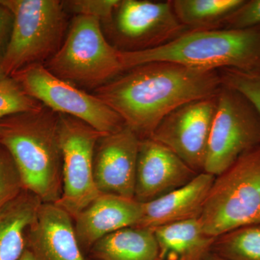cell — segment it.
<instances>
[{"label": "cell", "instance_id": "10", "mask_svg": "<svg viewBox=\"0 0 260 260\" xmlns=\"http://www.w3.org/2000/svg\"><path fill=\"white\" fill-rule=\"evenodd\" d=\"M105 30L123 52L162 47L190 30L177 18L172 0H121Z\"/></svg>", "mask_w": 260, "mask_h": 260}, {"label": "cell", "instance_id": "1", "mask_svg": "<svg viewBox=\"0 0 260 260\" xmlns=\"http://www.w3.org/2000/svg\"><path fill=\"white\" fill-rule=\"evenodd\" d=\"M222 85L218 70L153 61L125 70L93 94L120 116L140 139H145L174 109L216 95Z\"/></svg>", "mask_w": 260, "mask_h": 260}, {"label": "cell", "instance_id": "20", "mask_svg": "<svg viewBox=\"0 0 260 260\" xmlns=\"http://www.w3.org/2000/svg\"><path fill=\"white\" fill-rule=\"evenodd\" d=\"M245 0H172L181 24L190 30L221 28Z\"/></svg>", "mask_w": 260, "mask_h": 260}, {"label": "cell", "instance_id": "29", "mask_svg": "<svg viewBox=\"0 0 260 260\" xmlns=\"http://www.w3.org/2000/svg\"><path fill=\"white\" fill-rule=\"evenodd\" d=\"M205 260H229L225 259V258L221 257V256L217 255V254H214V253H210L209 255L205 258Z\"/></svg>", "mask_w": 260, "mask_h": 260}, {"label": "cell", "instance_id": "23", "mask_svg": "<svg viewBox=\"0 0 260 260\" xmlns=\"http://www.w3.org/2000/svg\"><path fill=\"white\" fill-rule=\"evenodd\" d=\"M218 71L222 84L242 93L255 107L260 116V70L246 72L224 68Z\"/></svg>", "mask_w": 260, "mask_h": 260}, {"label": "cell", "instance_id": "28", "mask_svg": "<svg viewBox=\"0 0 260 260\" xmlns=\"http://www.w3.org/2000/svg\"><path fill=\"white\" fill-rule=\"evenodd\" d=\"M19 260H36L34 259V256L28 249H25V252Z\"/></svg>", "mask_w": 260, "mask_h": 260}, {"label": "cell", "instance_id": "5", "mask_svg": "<svg viewBox=\"0 0 260 260\" xmlns=\"http://www.w3.org/2000/svg\"><path fill=\"white\" fill-rule=\"evenodd\" d=\"M51 73L83 90H96L124 73L121 51L96 18L75 15L57 52L44 64Z\"/></svg>", "mask_w": 260, "mask_h": 260}, {"label": "cell", "instance_id": "27", "mask_svg": "<svg viewBox=\"0 0 260 260\" xmlns=\"http://www.w3.org/2000/svg\"><path fill=\"white\" fill-rule=\"evenodd\" d=\"M13 23V16L11 12L0 3V62L9 42Z\"/></svg>", "mask_w": 260, "mask_h": 260}, {"label": "cell", "instance_id": "6", "mask_svg": "<svg viewBox=\"0 0 260 260\" xmlns=\"http://www.w3.org/2000/svg\"><path fill=\"white\" fill-rule=\"evenodd\" d=\"M198 219L213 237L260 224V145L215 178Z\"/></svg>", "mask_w": 260, "mask_h": 260}, {"label": "cell", "instance_id": "7", "mask_svg": "<svg viewBox=\"0 0 260 260\" xmlns=\"http://www.w3.org/2000/svg\"><path fill=\"white\" fill-rule=\"evenodd\" d=\"M259 145V113L240 92L222 85L217 94L203 172L218 177Z\"/></svg>", "mask_w": 260, "mask_h": 260}, {"label": "cell", "instance_id": "3", "mask_svg": "<svg viewBox=\"0 0 260 260\" xmlns=\"http://www.w3.org/2000/svg\"><path fill=\"white\" fill-rule=\"evenodd\" d=\"M121 59L124 71L145 63L162 61L200 70L259 71L260 25L244 29L189 30L155 49L121 51Z\"/></svg>", "mask_w": 260, "mask_h": 260}, {"label": "cell", "instance_id": "22", "mask_svg": "<svg viewBox=\"0 0 260 260\" xmlns=\"http://www.w3.org/2000/svg\"><path fill=\"white\" fill-rule=\"evenodd\" d=\"M43 105L29 96L11 77L0 80V120L20 113L39 110Z\"/></svg>", "mask_w": 260, "mask_h": 260}, {"label": "cell", "instance_id": "25", "mask_svg": "<svg viewBox=\"0 0 260 260\" xmlns=\"http://www.w3.org/2000/svg\"><path fill=\"white\" fill-rule=\"evenodd\" d=\"M121 0H70L63 1L65 10L75 15H85L96 18L107 27Z\"/></svg>", "mask_w": 260, "mask_h": 260}, {"label": "cell", "instance_id": "11", "mask_svg": "<svg viewBox=\"0 0 260 260\" xmlns=\"http://www.w3.org/2000/svg\"><path fill=\"white\" fill-rule=\"evenodd\" d=\"M218 94V93H217ZM217 94L183 104L162 119L150 138L177 154L195 172H203Z\"/></svg>", "mask_w": 260, "mask_h": 260}, {"label": "cell", "instance_id": "30", "mask_svg": "<svg viewBox=\"0 0 260 260\" xmlns=\"http://www.w3.org/2000/svg\"><path fill=\"white\" fill-rule=\"evenodd\" d=\"M6 75L4 74L3 70H2L1 68H0V80H3V78H6Z\"/></svg>", "mask_w": 260, "mask_h": 260}, {"label": "cell", "instance_id": "4", "mask_svg": "<svg viewBox=\"0 0 260 260\" xmlns=\"http://www.w3.org/2000/svg\"><path fill=\"white\" fill-rule=\"evenodd\" d=\"M11 12L13 28L0 62L7 77L32 64H45L62 44L68 18L63 1L0 0Z\"/></svg>", "mask_w": 260, "mask_h": 260}, {"label": "cell", "instance_id": "9", "mask_svg": "<svg viewBox=\"0 0 260 260\" xmlns=\"http://www.w3.org/2000/svg\"><path fill=\"white\" fill-rule=\"evenodd\" d=\"M104 135L76 118L59 114L62 192L56 204L73 220L102 194L94 179L93 160L98 142Z\"/></svg>", "mask_w": 260, "mask_h": 260}, {"label": "cell", "instance_id": "13", "mask_svg": "<svg viewBox=\"0 0 260 260\" xmlns=\"http://www.w3.org/2000/svg\"><path fill=\"white\" fill-rule=\"evenodd\" d=\"M198 174L165 145L150 138L140 139L135 200L153 201L185 185Z\"/></svg>", "mask_w": 260, "mask_h": 260}, {"label": "cell", "instance_id": "14", "mask_svg": "<svg viewBox=\"0 0 260 260\" xmlns=\"http://www.w3.org/2000/svg\"><path fill=\"white\" fill-rule=\"evenodd\" d=\"M27 249L36 260H87L73 217L56 203L41 205L29 228Z\"/></svg>", "mask_w": 260, "mask_h": 260}, {"label": "cell", "instance_id": "24", "mask_svg": "<svg viewBox=\"0 0 260 260\" xmlns=\"http://www.w3.org/2000/svg\"><path fill=\"white\" fill-rule=\"evenodd\" d=\"M23 189V181L14 160L8 150L0 145V210Z\"/></svg>", "mask_w": 260, "mask_h": 260}, {"label": "cell", "instance_id": "21", "mask_svg": "<svg viewBox=\"0 0 260 260\" xmlns=\"http://www.w3.org/2000/svg\"><path fill=\"white\" fill-rule=\"evenodd\" d=\"M212 252L229 260H260V224L239 228L219 236Z\"/></svg>", "mask_w": 260, "mask_h": 260}, {"label": "cell", "instance_id": "12", "mask_svg": "<svg viewBox=\"0 0 260 260\" xmlns=\"http://www.w3.org/2000/svg\"><path fill=\"white\" fill-rule=\"evenodd\" d=\"M140 140L126 126L99 140L94 153L93 173L101 193L135 199Z\"/></svg>", "mask_w": 260, "mask_h": 260}, {"label": "cell", "instance_id": "16", "mask_svg": "<svg viewBox=\"0 0 260 260\" xmlns=\"http://www.w3.org/2000/svg\"><path fill=\"white\" fill-rule=\"evenodd\" d=\"M215 178L205 172L199 173L185 185L143 203V216L135 227L154 229L199 218Z\"/></svg>", "mask_w": 260, "mask_h": 260}, {"label": "cell", "instance_id": "17", "mask_svg": "<svg viewBox=\"0 0 260 260\" xmlns=\"http://www.w3.org/2000/svg\"><path fill=\"white\" fill-rule=\"evenodd\" d=\"M153 230L158 244L157 260H205L217 238L205 234L198 218Z\"/></svg>", "mask_w": 260, "mask_h": 260}, {"label": "cell", "instance_id": "18", "mask_svg": "<svg viewBox=\"0 0 260 260\" xmlns=\"http://www.w3.org/2000/svg\"><path fill=\"white\" fill-rule=\"evenodd\" d=\"M43 202L26 189L0 210V260H19L27 249V236Z\"/></svg>", "mask_w": 260, "mask_h": 260}, {"label": "cell", "instance_id": "8", "mask_svg": "<svg viewBox=\"0 0 260 260\" xmlns=\"http://www.w3.org/2000/svg\"><path fill=\"white\" fill-rule=\"evenodd\" d=\"M11 78L44 107L83 121L103 134H112L125 126L120 116L99 98L58 78L44 64L26 67Z\"/></svg>", "mask_w": 260, "mask_h": 260}, {"label": "cell", "instance_id": "26", "mask_svg": "<svg viewBox=\"0 0 260 260\" xmlns=\"http://www.w3.org/2000/svg\"><path fill=\"white\" fill-rule=\"evenodd\" d=\"M260 25V0L244 1L224 21L221 28L244 29Z\"/></svg>", "mask_w": 260, "mask_h": 260}, {"label": "cell", "instance_id": "15", "mask_svg": "<svg viewBox=\"0 0 260 260\" xmlns=\"http://www.w3.org/2000/svg\"><path fill=\"white\" fill-rule=\"evenodd\" d=\"M143 212V203L135 199L102 193L74 219L75 232L83 254H88L103 237L136 226Z\"/></svg>", "mask_w": 260, "mask_h": 260}, {"label": "cell", "instance_id": "19", "mask_svg": "<svg viewBox=\"0 0 260 260\" xmlns=\"http://www.w3.org/2000/svg\"><path fill=\"white\" fill-rule=\"evenodd\" d=\"M158 253L153 229L129 227L98 241L87 260H157Z\"/></svg>", "mask_w": 260, "mask_h": 260}, {"label": "cell", "instance_id": "2", "mask_svg": "<svg viewBox=\"0 0 260 260\" xmlns=\"http://www.w3.org/2000/svg\"><path fill=\"white\" fill-rule=\"evenodd\" d=\"M0 145L14 160L24 189L43 203L59 201L62 192L59 114L43 106L1 119Z\"/></svg>", "mask_w": 260, "mask_h": 260}]
</instances>
